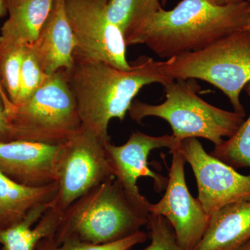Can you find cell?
<instances>
[{"mask_svg":"<svg viewBox=\"0 0 250 250\" xmlns=\"http://www.w3.org/2000/svg\"><path fill=\"white\" fill-rule=\"evenodd\" d=\"M250 1L219 4L214 0H182L161 9L127 38L126 46L144 44L161 59L197 52L236 31L250 20Z\"/></svg>","mask_w":250,"mask_h":250,"instance_id":"1","label":"cell"},{"mask_svg":"<svg viewBox=\"0 0 250 250\" xmlns=\"http://www.w3.org/2000/svg\"><path fill=\"white\" fill-rule=\"evenodd\" d=\"M73 67L66 74L82 128L103 141H110L111 120L123 121L135 97L146 85L172 81L163 75L158 62L141 56L129 62V70H121L99 61L74 57Z\"/></svg>","mask_w":250,"mask_h":250,"instance_id":"2","label":"cell"},{"mask_svg":"<svg viewBox=\"0 0 250 250\" xmlns=\"http://www.w3.org/2000/svg\"><path fill=\"white\" fill-rule=\"evenodd\" d=\"M149 207L129 196L116 177L98 184L62 213L58 228L50 237L100 245L120 241L147 225Z\"/></svg>","mask_w":250,"mask_h":250,"instance_id":"3","label":"cell"},{"mask_svg":"<svg viewBox=\"0 0 250 250\" xmlns=\"http://www.w3.org/2000/svg\"><path fill=\"white\" fill-rule=\"evenodd\" d=\"M164 86L166 100L160 104L134 100L128 111L131 119L141 124L147 117L162 118L179 142L202 138L215 146L232 136L244 122L246 115L216 107L200 98V85L193 79L172 80Z\"/></svg>","mask_w":250,"mask_h":250,"instance_id":"4","label":"cell"},{"mask_svg":"<svg viewBox=\"0 0 250 250\" xmlns=\"http://www.w3.org/2000/svg\"><path fill=\"white\" fill-rule=\"evenodd\" d=\"M163 75L172 80H201L214 85L229 100L233 110L246 115L241 93L250 82V32L236 31L197 52L158 62Z\"/></svg>","mask_w":250,"mask_h":250,"instance_id":"5","label":"cell"},{"mask_svg":"<svg viewBox=\"0 0 250 250\" xmlns=\"http://www.w3.org/2000/svg\"><path fill=\"white\" fill-rule=\"evenodd\" d=\"M11 141L62 144L82 130L65 70L49 75L25 103L8 113Z\"/></svg>","mask_w":250,"mask_h":250,"instance_id":"6","label":"cell"},{"mask_svg":"<svg viewBox=\"0 0 250 250\" xmlns=\"http://www.w3.org/2000/svg\"><path fill=\"white\" fill-rule=\"evenodd\" d=\"M105 143L82 128L78 134L64 143L59 164L58 192L52 200V208L63 213L93 188L114 177Z\"/></svg>","mask_w":250,"mask_h":250,"instance_id":"7","label":"cell"},{"mask_svg":"<svg viewBox=\"0 0 250 250\" xmlns=\"http://www.w3.org/2000/svg\"><path fill=\"white\" fill-rule=\"evenodd\" d=\"M109 0H66L65 9L75 37L74 57L99 61L129 70L124 35L108 19Z\"/></svg>","mask_w":250,"mask_h":250,"instance_id":"8","label":"cell"},{"mask_svg":"<svg viewBox=\"0 0 250 250\" xmlns=\"http://www.w3.org/2000/svg\"><path fill=\"white\" fill-rule=\"evenodd\" d=\"M178 149L191 166L198 188L197 200L208 215L225 206L250 200V174H240L208 154L195 138L182 141Z\"/></svg>","mask_w":250,"mask_h":250,"instance_id":"9","label":"cell"},{"mask_svg":"<svg viewBox=\"0 0 250 250\" xmlns=\"http://www.w3.org/2000/svg\"><path fill=\"white\" fill-rule=\"evenodd\" d=\"M170 152L172 163L165 194L160 201L151 204L149 213L164 217L173 229L181 248L184 250H193L208 228L210 215L188 189L184 156L178 148Z\"/></svg>","mask_w":250,"mask_h":250,"instance_id":"10","label":"cell"},{"mask_svg":"<svg viewBox=\"0 0 250 250\" xmlns=\"http://www.w3.org/2000/svg\"><path fill=\"white\" fill-rule=\"evenodd\" d=\"M180 143L172 135L152 136L136 131L123 146H115L109 141L105 143L104 147L113 176L125 191L140 205L149 207L151 203L139 191L138 179L151 177L154 180V189L159 192L166 188L167 178L149 169L148 156L158 148L168 147L170 151L174 150Z\"/></svg>","mask_w":250,"mask_h":250,"instance_id":"11","label":"cell"},{"mask_svg":"<svg viewBox=\"0 0 250 250\" xmlns=\"http://www.w3.org/2000/svg\"><path fill=\"white\" fill-rule=\"evenodd\" d=\"M64 143H0V170L18 183L41 187L58 182Z\"/></svg>","mask_w":250,"mask_h":250,"instance_id":"12","label":"cell"},{"mask_svg":"<svg viewBox=\"0 0 250 250\" xmlns=\"http://www.w3.org/2000/svg\"><path fill=\"white\" fill-rule=\"evenodd\" d=\"M65 1L54 0L40 34L31 45L47 75L61 70L69 71L75 62L76 43L67 18Z\"/></svg>","mask_w":250,"mask_h":250,"instance_id":"13","label":"cell"},{"mask_svg":"<svg viewBox=\"0 0 250 250\" xmlns=\"http://www.w3.org/2000/svg\"><path fill=\"white\" fill-rule=\"evenodd\" d=\"M250 239V200H247L212 213L203 238L193 250H239Z\"/></svg>","mask_w":250,"mask_h":250,"instance_id":"14","label":"cell"},{"mask_svg":"<svg viewBox=\"0 0 250 250\" xmlns=\"http://www.w3.org/2000/svg\"><path fill=\"white\" fill-rule=\"evenodd\" d=\"M54 0H5L9 18L1 28L0 42L32 45L40 34Z\"/></svg>","mask_w":250,"mask_h":250,"instance_id":"15","label":"cell"},{"mask_svg":"<svg viewBox=\"0 0 250 250\" xmlns=\"http://www.w3.org/2000/svg\"><path fill=\"white\" fill-rule=\"evenodd\" d=\"M58 189V182L41 187L22 185L0 170V229L22 221L37 206L52 202Z\"/></svg>","mask_w":250,"mask_h":250,"instance_id":"16","label":"cell"},{"mask_svg":"<svg viewBox=\"0 0 250 250\" xmlns=\"http://www.w3.org/2000/svg\"><path fill=\"white\" fill-rule=\"evenodd\" d=\"M52 201L31 209L22 221L0 229L1 250H35L41 240L52 236L62 213L52 208Z\"/></svg>","mask_w":250,"mask_h":250,"instance_id":"17","label":"cell"},{"mask_svg":"<svg viewBox=\"0 0 250 250\" xmlns=\"http://www.w3.org/2000/svg\"><path fill=\"white\" fill-rule=\"evenodd\" d=\"M162 9L160 0H109L108 19L119 28L125 40L140 24Z\"/></svg>","mask_w":250,"mask_h":250,"instance_id":"18","label":"cell"},{"mask_svg":"<svg viewBox=\"0 0 250 250\" xmlns=\"http://www.w3.org/2000/svg\"><path fill=\"white\" fill-rule=\"evenodd\" d=\"M244 89L250 99V82ZM210 154L234 169H250V115L232 136L215 146Z\"/></svg>","mask_w":250,"mask_h":250,"instance_id":"19","label":"cell"},{"mask_svg":"<svg viewBox=\"0 0 250 250\" xmlns=\"http://www.w3.org/2000/svg\"><path fill=\"white\" fill-rule=\"evenodd\" d=\"M24 46L0 42V82L14 105L19 92Z\"/></svg>","mask_w":250,"mask_h":250,"instance_id":"20","label":"cell"},{"mask_svg":"<svg viewBox=\"0 0 250 250\" xmlns=\"http://www.w3.org/2000/svg\"><path fill=\"white\" fill-rule=\"evenodd\" d=\"M49 76L42 70L32 45L24 46L19 92L14 106H21L27 102L42 86Z\"/></svg>","mask_w":250,"mask_h":250,"instance_id":"21","label":"cell"},{"mask_svg":"<svg viewBox=\"0 0 250 250\" xmlns=\"http://www.w3.org/2000/svg\"><path fill=\"white\" fill-rule=\"evenodd\" d=\"M147 239V234L142 231H138L120 241L100 245L73 241L57 243L48 237L41 240L35 250H128L136 245L144 243Z\"/></svg>","mask_w":250,"mask_h":250,"instance_id":"22","label":"cell"},{"mask_svg":"<svg viewBox=\"0 0 250 250\" xmlns=\"http://www.w3.org/2000/svg\"><path fill=\"white\" fill-rule=\"evenodd\" d=\"M147 225L151 243L143 250H184L177 243L173 229L164 217L149 213Z\"/></svg>","mask_w":250,"mask_h":250,"instance_id":"23","label":"cell"},{"mask_svg":"<svg viewBox=\"0 0 250 250\" xmlns=\"http://www.w3.org/2000/svg\"><path fill=\"white\" fill-rule=\"evenodd\" d=\"M11 141V126L2 97L0 95V143Z\"/></svg>","mask_w":250,"mask_h":250,"instance_id":"24","label":"cell"},{"mask_svg":"<svg viewBox=\"0 0 250 250\" xmlns=\"http://www.w3.org/2000/svg\"><path fill=\"white\" fill-rule=\"evenodd\" d=\"M6 11V6H5V0H0V18L5 14ZM0 95L2 97L6 111H7V113H9L10 111H11L14 109L15 106L12 103H11V102L10 101L7 95L5 93V90H4V88H3L2 85H1V82H0Z\"/></svg>","mask_w":250,"mask_h":250,"instance_id":"25","label":"cell"},{"mask_svg":"<svg viewBox=\"0 0 250 250\" xmlns=\"http://www.w3.org/2000/svg\"><path fill=\"white\" fill-rule=\"evenodd\" d=\"M241 1L242 0H218V3L219 4L224 5L231 4V3H236Z\"/></svg>","mask_w":250,"mask_h":250,"instance_id":"26","label":"cell"},{"mask_svg":"<svg viewBox=\"0 0 250 250\" xmlns=\"http://www.w3.org/2000/svg\"><path fill=\"white\" fill-rule=\"evenodd\" d=\"M239 250H250V239Z\"/></svg>","mask_w":250,"mask_h":250,"instance_id":"27","label":"cell"},{"mask_svg":"<svg viewBox=\"0 0 250 250\" xmlns=\"http://www.w3.org/2000/svg\"><path fill=\"white\" fill-rule=\"evenodd\" d=\"M246 29V30H248L250 32V20L249 21V22H248V24H247L246 29Z\"/></svg>","mask_w":250,"mask_h":250,"instance_id":"28","label":"cell"},{"mask_svg":"<svg viewBox=\"0 0 250 250\" xmlns=\"http://www.w3.org/2000/svg\"><path fill=\"white\" fill-rule=\"evenodd\" d=\"M161 5L162 6H165L166 3H167V0H161Z\"/></svg>","mask_w":250,"mask_h":250,"instance_id":"29","label":"cell"},{"mask_svg":"<svg viewBox=\"0 0 250 250\" xmlns=\"http://www.w3.org/2000/svg\"><path fill=\"white\" fill-rule=\"evenodd\" d=\"M214 1H215V2L218 3V0H214Z\"/></svg>","mask_w":250,"mask_h":250,"instance_id":"30","label":"cell"},{"mask_svg":"<svg viewBox=\"0 0 250 250\" xmlns=\"http://www.w3.org/2000/svg\"><path fill=\"white\" fill-rule=\"evenodd\" d=\"M249 10H250V9H249Z\"/></svg>","mask_w":250,"mask_h":250,"instance_id":"31","label":"cell"},{"mask_svg":"<svg viewBox=\"0 0 250 250\" xmlns=\"http://www.w3.org/2000/svg\"><path fill=\"white\" fill-rule=\"evenodd\" d=\"M248 1H250V0H248Z\"/></svg>","mask_w":250,"mask_h":250,"instance_id":"32","label":"cell"}]
</instances>
